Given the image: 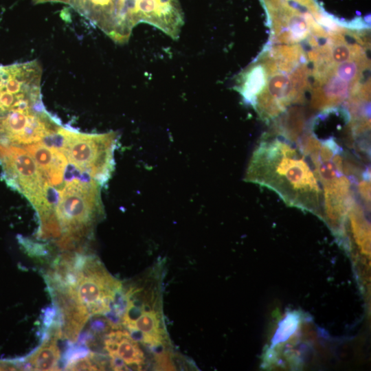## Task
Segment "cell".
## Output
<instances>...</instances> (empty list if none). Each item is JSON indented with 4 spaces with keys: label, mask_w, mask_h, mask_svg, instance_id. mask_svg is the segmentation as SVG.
I'll use <instances>...</instances> for the list:
<instances>
[{
    "label": "cell",
    "mask_w": 371,
    "mask_h": 371,
    "mask_svg": "<svg viewBox=\"0 0 371 371\" xmlns=\"http://www.w3.org/2000/svg\"><path fill=\"white\" fill-rule=\"evenodd\" d=\"M114 133L86 134L62 126L58 131L60 151L78 169L102 179L111 169Z\"/></svg>",
    "instance_id": "277c9868"
},
{
    "label": "cell",
    "mask_w": 371,
    "mask_h": 371,
    "mask_svg": "<svg viewBox=\"0 0 371 371\" xmlns=\"http://www.w3.org/2000/svg\"><path fill=\"white\" fill-rule=\"evenodd\" d=\"M24 247L30 255L33 256H43L46 255L47 251L41 244H36L30 241H24Z\"/></svg>",
    "instance_id": "7c38bea8"
},
{
    "label": "cell",
    "mask_w": 371,
    "mask_h": 371,
    "mask_svg": "<svg viewBox=\"0 0 371 371\" xmlns=\"http://www.w3.org/2000/svg\"><path fill=\"white\" fill-rule=\"evenodd\" d=\"M247 180L272 190L290 206L324 216L323 186L315 162L308 150L286 137L262 138Z\"/></svg>",
    "instance_id": "6da1fadb"
},
{
    "label": "cell",
    "mask_w": 371,
    "mask_h": 371,
    "mask_svg": "<svg viewBox=\"0 0 371 371\" xmlns=\"http://www.w3.org/2000/svg\"><path fill=\"white\" fill-rule=\"evenodd\" d=\"M74 289L80 302L91 316L111 312L122 284L95 256L82 255Z\"/></svg>",
    "instance_id": "5b68a950"
},
{
    "label": "cell",
    "mask_w": 371,
    "mask_h": 371,
    "mask_svg": "<svg viewBox=\"0 0 371 371\" xmlns=\"http://www.w3.org/2000/svg\"><path fill=\"white\" fill-rule=\"evenodd\" d=\"M47 284L60 317L62 337L74 342L91 315L74 288L51 282Z\"/></svg>",
    "instance_id": "52a82bcc"
},
{
    "label": "cell",
    "mask_w": 371,
    "mask_h": 371,
    "mask_svg": "<svg viewBox=\"0 0 371 371\" xmlns=\"http://www.w3.org/2000/svg\"><path fill=\"white\" fill-rule=\"evenodd\" d=\"M25 149L49 182L53 186L60 188L67 166L64 154L56 148L48 147L43 142L27 145Z\"/></svg>",
    "instance_id": "9c48e42d"
},
{
    "label": "cell",
    "mask_w": 371,
    "mask_h": 371,
    "mask_svg": "<svg viewBox=\"0 0 371 371\" xmlns=\"http://www.w3.org/2000/svg\"><path fill=\"white\" fill-rule=\"evenodd\" d=\"M267 82V73L260 64H255L243 71L236 80V89L245 101L252 106L263 91Z\"/></svg>",
    "instance_id": "8fae6325"
},
{
    "label": "cell",
    "mask_w": 371,
    "mask_h": 371,
    "mask_svg": "<svg viewBox=\"0 0 371 371\" xmlns=\"http://www.w3.org/2000/svg\"><path fill=\"white\" fill-rule=\"evenodd\" d=\"M104 348L111 358L113 370H142L145 364V356L138 341L126 330L113 328L105 336Z\"/></svg>",
    "instance_id": "ba28073f"
},
{
    "label": "cell",
    "mask_w": 371,
    "mask_h": 371,
    "mask_svg": "<svg viewBox=\"0 0 371 371\" xmlns=\"http://www.w3.org/2000/svg\"><path fill=\"white\" fill-rule=\"evenodd\" d=\"M55 213L64 234L58 243L60 247L74 248L75 241L90 234L101 214L95 182L75 180L67 183L60 193Z\"/></svg>",
    "instance_id": "3957f363"
},
{
    "label": "cell",
    "mask_w": 371,
    "mask_h": 371,
    "mask_svg": "<svg viewBox=\"0 0 371 371\" xmlns=\"http://www.w3.org/2000/svg\"><path fill=\"white\" fill-rule=\"evenodd\" d=\"M3 367L0 366V370H3Z\"/></svg>",
    "instance_id": "4fadbf2b"
},
{
    "label": "cell",
    "mask_w": 371,
    "mask_h": 371,
    "mask_svg": "<svg viewBox=\"0 0 371 371\" xmlns=\"http://www.w3.org/2000/svg\"><path fill=\"white\" fill-rule=\"evenodd\" d=\"M0 153L7 173L13 184L32 203L39 216L54 212L53 188L49 187L41 169L31 155L23 149L12 147L3 149Z\"/></svg>",
    "instance_id": "8992f818"
},
{
    "label": "cell",
    "mask_w": 371,
    "mask_h": 371,
    "mask_svg": "<svg viewBox=\"0 0 371 371\" xmlns=\"http://www.w3.org/2000/svg\"><path fill=\"white\" fill-rule=\"evenodd\" d=\"M35 3H64L102 30L113 41L127 38L133 28L146 23L164 0H33Z\"/></svg>",
    "instance_id": "7a4b0ae2"
},
{
    "label": "cell",
    "mask_w": 371,
    "mask_h": 371,
    "mask_svg": "<svg viewBox=\"0 0 371 371\" xmlns=\"http://www.w3.org/2000/svg\"><path fill=\"white\" fill-rule=\"evenodd\" d=\"M58 337L51 336L43 339L41 345L27 359L23 368L34 370H57L60 353L57 345Z\"/></svg>",
    "instance_id": "30bf717a"
}]
</instances>
